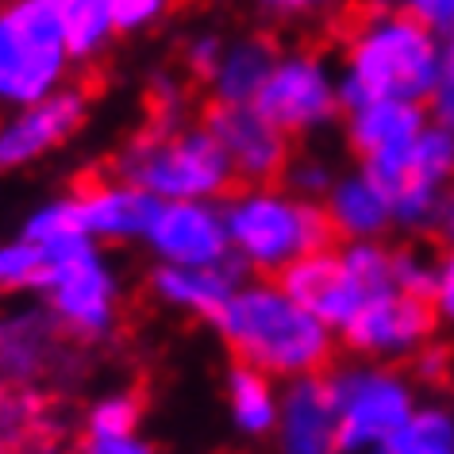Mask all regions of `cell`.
Here are the masks:
<instances>
[{
    "label": "cell",
    "instance_id": "cell-1",
    "mask_svg": "<svg viewBox=\"0 0 454 454\" xmlns=\"http://www.w3.org/2000/svg\"><path fill=\"white\" fill-rule=\"evenodd\" d=\"M332 39L350 54V77L343 89L350 108L378 97L416 100L435 85L439 59L431 27L408 8L389 12L378 0H350L332 20Z\"/></svg>",
    "mask_w": 454,
    "mask_h": 454
},
{
    "label": "cell",
    "instance_id": "cell-2",
    "mask_svg": "<svg viewBox=\"0 0 454 454\" xmlns=\"http://www.w3.org/2000/svg\"><path fill=\"white\" fill-rule=\"evenodd\" d=\"M212 324L235 362L262 370L270 378L320 373L332 358L327 324L293 301L278 281L235 286Z\"/></svg>",
    "mask_w": 454,
    "mask_h": 454
},
{
    "label": "cell",
    "instance_id": "cell-3",
    "mask_svg": "<svg viewBox=\"0 0 454 454\" xmlns=\"http://www.w3.org/2000/svg\"><path fill=\"white\" fill-rule=\"evenodd\" d=\"M112 174L146 189L158 200H223L235 192V174L223 146L204 123H151L123 146Z\"/></svg>",
    "mask_w": 454,
    "mask_h": 454
},
{
    "label": "cell",
    "instance_id": "cell-4",
    "mask_svg": "<svg viewBox=\"0 0 454 454\" xmlns=\"http://www.w3.org/2000/svg\"><path fill=\"white\" fill-rule=\"evenodd\" d=\"M223 220L235 262L258 274H278L297 258L343 239L327 208L289 197L278 185H243L239 192H227Z\"/></svg>",
    "mask_w": 454,
    "mask_h": 454
},
{
    "label": "cell",
    "instance_id": "cell-5",
    "mask_svg": "<svg viewBox=\"0 0 454 454\" xmlns=\"http://www.w3.org/2000/svg\"><path fill=\"white\" fill-rule=\"evenodd\" d=\"M70 70L59 0H0V112L70 85Z\"/></svg>",
    "mask_w": 454,
    "mask_h": 454
},
{
    "label": "cell",
    "instance_id": "cell-6",
    "mask_svg": "<svg viewBox=\"0 0 454 454\" xmlns=\"http://www.w3.org/2000/svg\"><path fill=\"white\" fill-rule=\"evenodd\" d=\"M39 293L51 320L74 339H108L120 324V278L93 239L51 254Z\"/></svg>",
    "mask_w": 454,
    "mask_h": 454
},
{
    "label": "cell",
    "instance_id": "cell-7",
    "mask_svg": "<svg viewBox=\"0 0 454 454\" xmlns=\"http://www.w3.org/2000/svg\"><path fill=\"white\" fill-rule=\"evenodd\" d=\"M454 174V131H419L408 146L366 158V177L378 185L401 220H427L435 208L439 185Z\"/></svg>",
    "mask_w": 454,
    "mask_h": 454
},
{
    "label": "cell",
    "instance_id": "cell-8",
    "mask_svg": "<svg viewBox=\"0 0 454 454\" xmlns=\"http://www.w3.org/2000/svg\"><path fill=\"white\" fill-rule=\"evenodd\" d=\"M89 120V93L82 85H62L51 97L0 112V174L43 162L62 151Z\"/></svg>",
    "mask_w": 454,
    "mask_h": 454
},
{
    "label": "cell",
    "instance_id": "cell-9",
    "mask_svg": "<svg viewBox=\"0 0 454 454\" xmlns=\"http://www.w3.org/2000/svg\"><path fill=\"white\" fill-rule=\"evenodd\" d=\"M204 128L223 146L239 185H281L289 174V135L274 128L254 105H220L204 112Z\"/></svg>",
    "mask_w": 454,
    "mask_h": 454
},
{
    "label": "cell",
    "instance_id": "cell-10",
    "mask_svg": "<svg viewBox=\"0 0 454 454\" xmlns=\"http://www.w3.org/2000/svg\"><path fill=\"white\" fill-rule=\"evenodd\" d=\"M146 251L162 266H227L235 262L227 239L223 204L215 200H162L143 235Z\"/></svg>",
    "mask_w": 454,
    "mask_h": 454
},
{
    "label": "cell",
    "instance_id": "cell-11",
    "mask_svg": "<svg viewBox=\"0 0 454 454\" xmlns=\"http://www.w3.org/2000/svg\"><path fill=\"white\" fill-rule=\"evenodd\" d=\"M335 396H339V450L378 447L412 416L408 389L378 370L335 378Z\"/></svg>",
    "mask_w": 454,
    "mask_h": 454
},
{
    "label": "cell",
    "instance_id": "cell-12",
    "mask_svg": "<svg viewBox=\"0 0 454 454\" xmlns=\"http://www.w3.org/2000/svg\"><path fill=\"white\" fill-rule=\"evenodd\" d=\"M439 309L431 297H416L404 289H381L358 304V312L343 324L350 347L370 350V355H401L419 347L435 332Z\"/></svg>",
    "mask_w": 454,
    "mask_h": 454
},
{
    "label": "cell",
    "instance_id": "cell-13",
    "mask_svg": "<svg viewBox=\"0 0 454 454\" xmlns=\"http://www.w3.org/2000/svg\"><path fill=\"white\" fill-rule=\"evenodd\" d=\"M254 108L286 135H297L324 123L335 112V93L327 85L320 59L316 54H289V59H281L278 54L274 70H270V77L254 97Z\"/></svg>",
    "mask_w": 454,
    "mask_h": 454
},
{
    "label": "cell",
    "instance_id": "cell-14",
    "mask_svg": "<svg viewBox=\"0 0 454 454\" xmlns=\"http://www.w3.org/2000/svg\"><path fill=\"white\" fill-rule=\"evenodd\" d=\"M274 281L312 316H320L327 327H343L358 312V304L373 297L358 281L355 270H350L347 254H339L335 247L312 251L297 258V262H289L286 270H278Z\"/></svg>",
    "mask_w": 454,
    "mask_h": 454
},
{
    "label": "cell",
    "instance_id": "cell-15",
    "mask_svg": "<svg viewBox=\"0 0 454 454\" xmlns=\"http://www.w3.org/2000/svg\"><path fill=\"white\" fill-rule=\"evenodd\" d=\"M77 212H82L85 235L100 247H120V243H143L146 227H151L158 212V197H151L146 189L131 185L116 174L82 181L74 189Z\"/></svg>",
    "mask_w": 454,
    "mask_h": 454
},
{
    "label": "cell",
    "instance_id": "cell-16",
    "mask_svg": "<svg viewBox=\"0 0 454 454\" xmlns=\"http://www.w3.org/2000/svg\"><path fill=\"white\" fill-rule=\"evenodd\" d=\"M278 431L286 454H339V396L335 378L304 373L278 404Z\"/></svg>",
    "mask_w": 454,
    "mask_h": 454
},
{
    "label": "cell",
    "instance_id": "cell-17",
    "mask_svg": "<svg viewBox=\"0 0 454 454\" xmlns=\"http://www.w3.org/2000/svg\"><path fill=\"white\" fill-rule=\"evenodd\" d=\"M235 262L227 266H162L151 274V293L166 309L197 316V320H215V312L235 293Z\"/></svg>",
    "mask_w": 454,
    "mask_h": 454
},
{
    "label": "cell",
    "instance_id": "cell-18",
    "mask_svg": "<svg viewBox=\"0 0 454 454\" xmlns=\"http://www.w3.org/2000/svg\"><path fill=\"white\" fill-rule=\"evenodd\" d=\"M62 327L47 309L0 320V381H31L51 366Z\"/></svg>",
    "mask_w": 454,
    "mask_h": 454
},
{
    "label": "cell",
    "instance_id": "cell-19",
    "mask_svg": "<svg viewBox=\"0 0 454 454\" xmlns=\"http://www.w3.org/2000/svg\"><path fill=\"white\" fill-rule=\"evenodd\" d=\"M278 62V47L266 35H247L231 47H223L215 70L208 74V97L220 105H254L258 89Z\"/></svg>",
    "mask_w": 454,
    "mask_h": 454
},
{
    "label": "cell",
    "instance_id": "cell-20",
    "mask_svg": "<svg viewBox=\"0 0 454 454\" xmlns=\"http://www.w3.org/2000/svg\"><path fill=\"white\" fill-rule=\"evenodd\" d=\"M419 131H424V112L412 100H401V97L362 100L350 112V143L366 158L408 146Z\"/></svg>",
    "mask_w": 454,
    "mask_h": 454
},
{
    "label": "cell",
    "instance_id": "cell-21",
    "mask_svg": "<svg viewBox=\"0 0 454 454\" xmlns=\"http://www.w3.org/2000/svg\"><path fill=\"white\" fill-rule=\"evenodd\" d=\"M327 215H332L335 231L343 235V239H370V235H378L381 227L393 220V204L362 174V177H350L343 185H335Z\"/></svg>",
    "mask_w": 454,
    "mask_h": 454
},
{
    "label": "cell",
    "instance_id": "cell-22",
    "mask_svg": "<svg viewBox=\"0 0 454 454\" xmlns=\"http://www.w3.org/2000/svg\"><path fill=\"white\" fill-rule=\"evenodd\" d=\"M59 8L74 62H97L120 39L116 0H59Z\"/></svg>",
    "mask_w": 454,
    "mask_h": 454
},
{
    "label": "cell",
    "instance_id": "cell-23",
    "mask_svg": "<svg viewBox=\"0 0 454 454\" xmlns=\"http://www.w3.org/2000/svg\"><path fill=\"white\" fill-rule=\"evenodd\" d=\"M227 404H231V419L247 435L278 427V393L262 370L235 362V370L227 373Z\"/></svg>",
    "mask_w": 454,
    "mask_h": 454
},
{
    "label": "cell",
    "instance_id": "cell-24",
    "mask_svg": "<svg viewBox=\"0 0 454 454\" xmlns=\"http://www.w3.org/2000/svg\"><path fill=\"white\" fill-rule=\"evenodd\" d=\"M20 235L31 239L35 247H43L47 254H59V251H66V247L89 239L74 192H62V197H54V200H43L39 208L24 220V231Z\"/></svg>",
    "mask_w": 454,
    "mask_h": 454
},
{
    "label": "cell",
    "instance_id": "cell-25",
    "mask_svg": "<svg viewBox=\"0 0 454 454\" xmlns=\"http://www.w3.org/2000/svg\"><path fill=\"white\" fill-rule=\"evenodd\" d=\"M378 454H454V419L442 412L408 416L389 439L378 442Z\"/></svg>",
    "mask_w": 454,
    "mask_h": 454
},
{
    "label": "cell",
    "instance_id": "cell-26",
    "mask_svg": "<svg viewBox=\"0 0 454 454\" xmlns=\"http://www.w3.org/2000/svg\"><path fill=\"white\" fill-rule=\"evenodd\" d=\"M51 270V254L35 247L24 235L0 243V297H16V293H31L43 286Z\"/></svg>",
    "mask_w": 454,
    "mask_h": 454
},
{
    "label": "cell",
    "instance_id": "cell-27",
    "mask_svg": "<svg viewBox=\"0 0 454 454\" xmlns=\"http://www.w3.org/2000/svg\"><path fill=\"white\" fill-rule=\"evenodd\" d=\"M439 266L442 254L431 239L408 243L393 254V286L404 293H416V297H431L435 301V281H439Z\"/></svg>",
    "mask_w": 454,
    "mask_h": 454
},
{
    "label": "cell",
    "instance_id": "cell-28",
    "mask_svg": "<svg viewBox=\"0 0 454 454\" xmlns=\"http://www.w3.org/2000/svg\"><path fill=\"white\" fill-rule=\"evenodd\" d=\"M143 404L131 393H108L89 404L85 412V431H139Z\"/></svg>",
    "mask_w": 454,
    "mask_h": 454
},
{
    "label": "cell",
    "instance_id": "cell-29",
    "mask_svg": "<svg viewBox=\"0 0 454 454\" xmlns=\"http://www.w3.org/2000/svg\"><path fill=\"white\" fill-rule=\"evenodd\" d=\"M77 454H154L139 431H85Z\"/></svg>",
    "mask_w": 454,
    "mask_h": 454
},
{
    "label": "cell",
    "instance_id": "cell-30",
    "mask_svg": "<svg viewBox=\"0 0 454 454\" xmlns=\"http://www.w3.org/2000/svg\"><path fill=\"white\" fill-rule=\"evenodd\" d=\"M169 4L174 0H116V31L120 35H139L169 12Z\"/></svg>",
    "mask_w": 454,
    "mask_h": 454
},
{
    "label": "cell",
    "instance_id": "cell-31",
    "mask_svg": "<svg viewBox=\"0 0 454 454\" xmlns=\"http://www.w3.org/2000/svg\"><path fill=\"white\" fill-rule=\"evenodd\" d=\"M431 108H435V120L442 128L454 131V39H450V51L435 74V85H431Z\"/></svg>",
    "mask_w": 454,
    "mask_h": 454
},
{
    "label": "cell",
    "instance_id": "cell-32",
    "mask_svg": "<svg viewBox=\"0 0 454 454\" xmlns=\"http://www.w3.org/2000/svg\"><path fill=\"white\" fill-rule=\"evenodd\" d=\"M220 54H223V43L220 35H192L185 43V70L192 77H200V82H208V74L215 70V62H220Z\"/></svg>",
    "mask_w": 454,
    "mask_h": 454
},
{
    "label": "cell",
    "instance_id": "cell-33",
    "mask_svg": "<svg viewBox=\"0 0 454 454\" xmlns=\"http://www.w3.org/2000/svg\"><path fill=\"white\" fill-rule=\"evenodd\" d=\"M27 404L20 401V393H0V442H16L20 435H24L27 427Z\"/></svg>",
    "mask_w": 454,
    "mask_h": 454
},
{
    "label": "cell",
    "instance_id": "cell-34",
    "mask_svg": "<svg viewBox=\"0 0 454 454\" xmlns=\"http://www.w3.org/2000/svg\"><path fill=\"white\" fill-rule=\"evenodd\" d=\"M408 12H416L427 27H442L454 39V0H408Z\"/></svg>",
    "mask_w": 454,
    "mask_h": 454
},
{
    "label": "cell",
    "instance_id": "cell-35",
    "mask_svg": "<svg viewBox=\"0 0 454 454\" xmlns=\"http://www.w3.org/2000/svg\"><path fill=\"white\" fill-rule=\"evenodd\" d=\"M435 309L442 316L454 320V251L442 254V266H439V281H435Z\"/></svg>",
    "mask_w": 454,
    "mask_h": 454
},
{
    "label": "cell",
    "instance_id": "cell-36",
    "mask_svg": "<svg viewBox=\"0 0 454 454\" xmlns=\"http://www.w3.org/2000/svg\"><path fill=\"white\" fill-rule=\"evenodd\" d=\"M262 8H270V12H281V16H297V12H309V8H316L320 0H258Z\"/></svg>",
    "mask_w": 454,
    "mask_h": 454
},
{
    "label": "cell",
    "instance_id": "cell-37",
    "mask_svg": "<svg viewBox=\"0 0 454 454\" xmlns=\"http://www.w3.org/2000/svg\"><path fill=\"white\" fill-rule=\"evenodd\" d=\"M442 227H447V235L454 239V197L447 200V212H442Z\"/></svg>",
    "mask_w": 454,
    "mask_h": 454
}]
</instances>
